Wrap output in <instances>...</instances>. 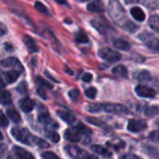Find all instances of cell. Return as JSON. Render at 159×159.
Instances as JSON below:
<instances>
[{"instance_id": "1", "label": "cell", "mask_w": 159, "mask_h": 159, "mask_svg": "<svg viewBox=\"0 0 159 159\" xmlns=\"http://www.w3.org/2000/svg\"><path fill=\"white\" fill-rule=\"evenodd\" d=\"M108 11H109L111 18L114 20V21L116 22L121 27H123L125 30L133 33L138 28L137 25H135L131 20L127 19L125 9L123 8V7L117 0H112L109 3Z\"/></svg>"}, {"instance_id": "2", "label": "cell", "mask_w": 159, "mask_h": 159, "mask_svg": "<svg viewBox=\"0 0 159 159\" xmlns=\"http://www.w3.org/2000/svg\"><path fill=\"white\" fill-rule=\"evenodd\" d=\"M91 133V129L80 123L71 129H66V131L64 132V138L72 143H77L81 141L82 136H89Z\"/></svg>"}, {"instance_id": "3", "label": "cell", "mask_w": 159, "mask_h": 159, "mask_svg": "<svg viewBox=\"0 0 159 159\" xmlns=\"http://www.w3.org/2000/svg\"><path fill=\"white\" fill-rule=\"evenodd\" d=\"M139 39L153 52L159 53V39L152 33L143 31L138 35Z\"/></svg>"}, {"instance_id": "4", "label": "cell", "mask_w": 159, "mask_h": 159, "mask_svg": "<svg viewBox=\"0 0 159 159\" xmlns=\"http://www.w3.org/2000/svg\"><path fill=\"white\" fill-rule=\"evenodd\" d=\"M11 135L13 136V138L24 144L30 145L33 142V136L31 135V133L26 129H20V128H13L11 129Z\"/></svg>"}, {"instance_id": "5", "label": "cell", "mask_w": 159, "mask_h": 159, "mask_svg": "<svg viewBox=\"0 0 159 159\" xmlns=\"http://www.w3.org/2000/svg\"><path fill=\"white\" fill-rule=\"evenodd\" d=\"M65 150L67 154L74 159H98L97 157L89 155L87 151L75 145H68L65 147Z\"/></svg>"}, {"instance_id": "6", "label": "cell", "mask_w": 159, "mask_h": 159, "mask_svg": "<svg viewBox=\"0 0 159 159\" xmlns=\"http://www.w3.org/2000/svg\"><path fill=\"white\" fill-rule=\"evenodd\" d=\"M99 56L103 60H106L110 62H116L120 61L121 54L116 50H113L109 48H102L99 50Z\"/></svg>"}, {"instance_id": "7", "label": "cell", "mask_w": 159, "mask_h": 159, "mask_svg": "<svg viewBox=\"0 0 159 159\" xmlns=\"http://www.w3.org/2000/svg\"><path fill=\"white\" fill-rule=\"evenodd\" d=\"M102 111L110 114H128L129 109L127 106L118 103H104L102 104Z\"/></svg>"}, {"instance_id": "8", "label": "cell", "mask_w": 159, "mask_h": 159, "mask_svg": "<svg viewBox=\"0 0 159 159\" xmlns=\"http://www.w3.org/2000/svg\"><path fill=\"white\" fill-rule=\"evenodd\" d=\"M147 127V123L143 119H129L128 123V130L135 133L145 130Z\"/></svg>"}, {"instance_id": "9", "label": "cell", "mask_w": 159, "mask_h": 159, "mask_svg": "<svg viewBox=\"0 0 159 159\" xmlns=\"http://www.w3.org/2000/svg\"><path fill=\"white\" fill-rule=\"evenodd\" d=\"M1 65L6 68H12V70H16L20 73L23 71V66L20 62V61L17 58L9 57L7 59H5L1 61Z\"/></svg>"}, {"instance_id": "10", "label": "cell", "mask_w": 159, "mask_h": 159, "mask_svg": "<svg viewBox=\"0 0 159 159\" xmlns=\"http://www.w3.org/2000/svg\"><path fill=\"white\" fill-rule=\"evenodd\" d=\"M135 92L139 97L142 98H154L156 96L155 89L143 85H138L135 88Z\"/></svg>"}, {"instance_id": "11", "label": "cell", "mask_w": 159, "mask_h": 159, "mask_svg": "<svg viewBox=\"0 0 159 159\" xmlns=\"http://www.w3.org/2000/svg\"><path fill=\"white\" fill-rule=\"evenodd\" d=\"M12 151H13V154L15 155V157L18 159H35L31 153H29L27 150H25L21 147L14 146L12 148Z\"/></svg>"}, {"instance_id": "12", "label": "cell", "mask_w": 159, "mask_h": 159, "mask_svg": "<svg viewBox=\"0 0 159 159\" xmlns=\"http://www.w3.org/2000/svg\"><path fill=\"white\" fill-rule=\"evenodd\" d=\"M22 41L25 45V47L27 48V49L32 52V53H35L38 51V47L35 43V41L34 40L33 37H31L30 35H27L25 34L22 38Z\"/></svg>"}, {"instance_id": "13", "label": "cell", "mask_w": 159, "mask_h": 159, "mask_svg": "<svg viewBox=\"0 0 159 159\" xmlns=\"http://www.w3.org/2000/svg\"><path fill=\"white\" fill-rule=\"evenodd\" d=\"M34 102L31 100L30 98H24L20 102V107L24 113H30L34 108Z\"/></svg>"}, {"instance_id": "14", "label": "cell", "mask_w": 159, "mask_h": 159, "mask_svg": "<svg viewBox=\"0 0 159 159\" xmlns=\"http://www.w3.org/2000/svg\"><path fill=\"white\" fill-rule=\"evenodd\" d=\"M57 115L59 116V117L62 121H64V122H66L68 124H73V123L75 122V117L71 113H69V112H66V111H57Z\"/></svg>"}, {"instance_id": "15", "label": "cell", "mask_w": 159, "mask_h": 159, "mask_svg": "<svg viewBox=\"0 0 159 159\" xmlns=\"http://www.w3.org/2000/svg\"><path fill=\"white\" fill-rule=\"evenodd\" d=\"M130 13H131L132 17L138 21H143L145 20V13L143 12V10L141 7H132L130 10Z\"/></svg>"}, {"instance_id": "16", "label": "cell", "mask_w": 159, "mask_h": 159, "mask_svg": "<svg viewBox=\"0 0 159 159\" xmlns=\"http://www.w3.org/2000/svg\"><path fill=\"white\" fill-rule=\"evenodd\" d=\"M113 74L118 77L127 78L128 77V69L124 65H117L112 70Z\"/></svg>"}, {"instance_id": "17", "label": "cell", "mask_w": 159, "mask_h": 159, "mask_svg": "<svg viewBox=\"0 0 159 159\" xmlns=\"http://www.w3.org/2000/svg\"><path fill=\"white\" fill-rule=\"evenodd\" d=\"M12 102L11 94L7 90H0V104L7 105L10 104Z\"/></svg>"}, {"instance_id": "18", "label": "cell", "mask_w": 159, "mask_h": 159, "mask_svg": "<svg viewBox=\"0 0 159 159\" xmlns=\"http://www.w3.org/2000/svg\"><path fill=\"white\" fill-rule=\"evenodd\" d=\"M88 10H89V11H91V12H98V13H100V12H102L103 11V6H102V4L100 2V1H92V2H90L89 5H88Z\"/></svg>"}, {"instance_id": "19", "label": "cell", "mask_w": 159, "mask_h": 159, "mask_svg": "<svg viewBox=\"0 0 159 159\" xmlns=\"http://www.w3.org/2000/svg\"><path fill=\"white\" fill-rule=\"evenodd\" d=\"M91 150L94 152V153H97L101 156H103V157H111L112 156V153L106 149L105 147L102 146V145H98V144H94L91 146Z\"/></svg>"}, {"instance_id": "20", "label": "cell", "mask_w": 159, "mask_h": 159, "mask_svg": "<svg viewBox=\"0 0 159 159\" xmlns=\"http://www.w3.org/2000/svg\"><path fill=\"white\" fill-rule=\"evenodd\" d=\"M114 46L118 48V49H121V50H129L130 49V44L126 41V40H123V39H116L114 40Z\"/></svg>"}, {"instance_id": "21", "label": "cell", "mask_w": 159, "mask_h": 159, "mask_svg": "<svg viewBox=\"0 0 159 159\" xmlns=\"http://www.w3.org/2000/svg\"><path fill=\"white\" fill-rule=\"evenodd\" d=\"M7 117L10 120H12L14 123H20L21 121L20 114L13 108H8L7 110Z\"/></svg>"}, {"instance_id": "22", "label": "cell", "mask_w": 159, "mask_h": 159, "mask_svg": "<svg viewBox=\"0 0 159 159\" xmlns=\"http://www.w3.org/2000/svg\"><path fill=\"white\" fill-rule=\"evenodd\" d=\"M20 74V73L18 72V71H16V70H11V71L7 72V73L5 74V77H6L7 82L9 83V84L14 83V82L18 79Z\"/></svg>"}, {"instance_id": "23", "label": "cell", "mask_w": 159, "mask_h": 159, "mask_svg": "<svg viewBox=\"0 0 159 159\" xmlns=\"http://www.w3.org/2000/svg\"><path fill=\"white\" fill-rule=\"evenodd\" d=\"M149 25L150 27L159 34V17L157 15H153L149 19Z\"/></svg>"}, {"instance_id": "24", "label": "cell", "mask_w": 159, "mask_h": 159, "mask_svg": "<svg viewBox=\"0 0 159 159\" xmlns=\"http://www.w3.org/2000/svg\"><path fill=\"white\" fill-rule=\"evenodd\" d=\"M144 114L147 116H155L159 115V106L157 105H152V106H148L145 111Z\"/></svg>"}, {"instance_id": "25", "label": "cell", "mask_w": 159, "mask_h": 159, "mask_svg": "<svg viewBox=\"0 0 159 159\" xmlns=\"http://www.w3.org/2000/svg\"><path fill=\"white\" fill-rule=\"evenodd\" d=\"M107 144L116 150H120V149L124 148V146H125V143L121 140H114L112 142L107 143Z\"/></svg>"}, {"instance_id": "26", "label": "cell", "mask_w": 159, "mask_h": 159, "mask_svg": "<svg viewBox=\"0 0 159 159\" xmlns=\"http://www.w3.org/2000/svg\"><path fill=\"white\" fill-rule=\"evenodd\" d=\"M33 143H34L36 146H39L41 148H48L49 147V144L45 141V140H42L38 137H33V140H32Z\"/></svg>"}, {"instance_id": "27", "label": "cell", "mask_w": 159, "mask_h": 159, "mask_svg": "<svg viewBox=\"0 0 159 159\" xmlns=\"http://www.w3.org/2000/svg\"><path fill=\"white\" fill-rule=\"evenodd\" d=\"M86 110L89 113H99L102 111V104L101 103L89 104L86 106Z\"/></svg>"}, {"instance_id": "28", "label": "cell", "mask_w": 159, "mask_h": 159, "mask_svg": "<svg viewBox=\"0 0 159 159\" xmlns=\"http://www.w3.org/2000/svg\"><path fill=\"white\" fill-rule=\"evenodd\" d=\"M34 7H35L39 12H41L42 14H45V15H48V14H49V12H48V10L47 7H46L42 2H40V1L35 2V4H34Z\"/></svg>"}, {"instance_id": "29", "label": "cell", "mask_w": 159, "mask_h": 159, "mask_svg": "<svg viewBox=\"0 0 159 159\" xmlns=\"http://www.w3.org/2000/svg\"><path fill=\"white\" fill-rule=\"evenodd\" d=\"M75 40L78 43H88L89 42V38H88L87 34L84 32H82V31L78 32L75 34Z\"/></svg>"}, {"instance_id": "30", "label": "cell", "mask_w": 159, "mask_h": 159, "mask_svg": "<svg viewBox=\"0 0 159 159\" xmlns=\"http://www.w3.org/2000/svg\"><path fill=\"white\" fill-rule=\"evenodd\" d=\"M137 78L140 81H145V82H147V81L151 80V75H150V73L148 71H142V72L139 73Z\"/></svg>"}, {"instance_id": "31", "label": "cell", "mask_w": 159, "mask_h": 159, "mask_svg": "<svg viewBox=\"0 0 159 159\" xmlns=\"http://www.w3.org/2000/svg\"><path fill=\"white\" fill-rule=\"evenodd\" d=\"M47 136H48L53 143H58V142L60 141V135H59L56 131H54L53 129H49L48 132L47 133Z\"/></svg>"}, {"instance_id": "32", "label": "cell", "mask_w": 159, "mask_h": 159, "mask_svg": "<svg viewBox=\"0 0 159 159\" xmlns=\"http://www.w3.org/2000/svg\"><path fill=\"white\" fill-rule=\"evenodd\" d=\"M36 81L38 82V84L41 86V87H43V88H47V89H52V85L49 83V82H48L47 80H45L44 78H42L41 76H37L36 77Z\"/></svg>"}, {"instance_id": "33", "label": "cell", "mask_w": 159, "mask_h": 159, "mask_svg": "<svg viewBox=\"0 0 159 159\" xmlns=\"http://www.w3.org/2000/svg\"><path fill=\"white\" fill-rule=\"evenodd\" d=\"M85 95L89 98V99H95L96 95H97V89L95 88H89L88 89H86L85 91Z\"/></svg>"}, {"instance_id": "34", "label": "cell", "mask_w": 159, "mask_h": 159, "mask_svg": "<svg viewBox=\"0 0 159 159\" xmlns=\"http://www.w3.org/2000/svg\"><path fill=\"white\" fill-rule=\"evenodd\" d=\"M69 97L71 98L72 101L74 102H77L78 99H79V96H80V93L77 89H71L68 93Z\"/></svg>"}, {"instance_id": "35", "label": "cell", "mask_w": 159, "mask_h": 159, "mask_svg": "<svg viewBox=\"0 0 159 159\" xmlns=\"http://www.w3.org/2000/svg\"><path fill=\"white\" fill-rule=\"evenodd\" d=\"M7 126H8V120H7V116L0 111V127L6 128Z\"/></svg>"}, {"instance_id": "36", "label": "cell", "mask_w": 159, "mask_h": 159, "mask_svg": "<svg viewBox=\"0 0 159 159\" xmlns=\"http://www.w3.org/2000/svg\"><path fill=\"white\" fill-rule=\"evenodd\" d=\"M42 159H59V157L52 152H45L41 155Z\"/></svg>"}, {"instance_id": "37", "label": "cell", "mask_w": 159, "mask_h": 159, "mask_svg": "<svg viewBox=\"0 0 159 159\" xmlns=\"http://www.w3.org/2000/svg\"><path fill=\"white\" fill-rule=\"evenodd\" d=\"M88 122H89L90 124H93L95 126H102V122L99 119H96V118H92V117H88L86 119Z\"/></svg>"}, {"instance_id": "38", "label": "cell", "mask_w": 159, "mask_h": 159, "mask_svg": "<svg viewBox=\"0 0 159 159\" xmlns=\"http://www.w3.org/2000/svg\"><path fill=\"white\" fill-rule=\"evenodd\" d=\"M118 159H142L141 157H139L138 156L136 155H133V154H124L123 156L119 157Z\"/></svg>"}, {"instance_id": "39", "label": "cell", "mask_w": 159, "mask_h": 159, "mask_svg": "<svg viewBox=\"0 0 159 159\" xmlns=\"http://www.w3.org/2000/svg\"><path fill=\"white\" fill-rule=\"evenodd\" d=\"M36 92H37V94H38L42 99H44V100H47V99H48L47 94H46L45 90H44L42 88H38V89H36Z\"/></svg>"}, {"instance_id": "40", "label": "cell", "mask_w": 159, "mask_h": 159, "mask_svg": "<svg viewBox=\"0 0 159 159\" xmlns=\"http://www.w3.org/2000/svg\"><path fill=\"white\" fill-rule=\"evenodd\" d=\"M82 80H83L84 82H87V83L90 82V81L92 80V75H91V74H89V73H86L85 75H83V76H82Z\"/></svg>"}, {"instance_id": "41", "label": "cell", "mask_w": 159, "mask_h": 159, "mask_svg": "<svg viewBox=\"0 0 159 159\" xmlns=\"http://www.w3.org/2000/svg\"><path fill=\"white\" fill-rule=\"evenodd\" d=\"M19 89L18 91H20V93H25V92H26V89H27L25 83H21V84L18 87V89Z\"/></svg>"}, {"instance_id": "42", "label": "cell", "mask_w": 159, "mask_h": 159, "mask_svg": "<svg viewBox=\"0 0 159 159\" xmlns=\"http://www.w3.org/2000/svg\"><path fill=\"white\" fill-rule=\"evenodd\" d=\"M7 33V27L0 22V35H4Z\"/></svg>"}, {"instance_id": "43", "label": "cell", "mask_w": 159, "mask_h": 159, "mask_svg": "<svg viewBox=\"0 0 159 159\" xmlns=\"http://www.w3.org/2000/svg\"><path fill=\"white\" fill-rule=\"evenodd\" d=\"M45 74H46V75H47L50 80H52L53 82H55V83H60V81H59V80H57V79H55L53 76H51V75H49V73H48V72H47V71H46V72H45Z\"/></svg>"}, {"instance_id": "44", "label": "cell", "mask_w": 159, "mask_h": 159, "mask_svg": "<svg viewBox=\"0 0 159 159\" xmlns=\"http://www.w3.org/2000/svg\"><path fill=\"white\" fill-rule=\"evenodd\" d=\"M6 150H7L6 145L5 144H0V157H2L5 154Z\"/></svg>"}, {"instance_id": "45", "label": "cell", "mask_w": 159, "mask_h": 159, "mask_svg": "<svg viewBox=\"0 0 159 159\" xmlns=\"http://www.w3.org/2000/svg\"><path fill=\"white\" fill-rule=\"evenodd\" d=\"M126 4H136L139 2V0H124Z\"/></svg>"}, {"instance_id": "46", "label": "cell", "mask_w": 159, "mask_h": 159, "mask_svg": "<svg viewBox=\"0 0 159 159\" xmlns=\"http://www.w3.org/2000/svg\"><path fill=\"white\" fill-rule=\"evenodd\" d=\"M4 87H5V82L3 81L2 77L0 76V89H3Z\"/></svg>"}, {"instance_id": "47", "label": "cell", "mask_w": 159, "mask_h": 159, "mask_svg": "<svg viewBox=\"0 0 159 159\" xmlns=\"http://www.w3.org/2000/svg\"><path fill=\"white\" fill-rule=\"evenodd\" d=\"M59 4H66V0H55Z\"/></svg>"}, {"instance_id": "48", "label": "cell", "mask_w": 159, "mask_h": 159, "mask_svg": "<svg viewBox=\"0 0 159 159\" xmlns=\"http://www.w3.org/2000/svg\"><path fill=\"white\" fill-rule=\"evenodd\" d=\"M65 72H66V73L68 72V73H69V75H73V72H72L69 68H65Z\"/></svg>"}, {"instance_id": "49", "label": "cell", "mask_w": 159, "mask_h": 159, "mask_svg": "<svg viewBox=\"0 0 159 159\" xmlns=\"http://www.w3.org/2000/svg\"><path fill=\"white\" fill-rule=\"evenodd\" d=\"M157 135H158V136H157V137H156V136H151V137H152V139H153V138H154V139H155V140H156V139H157V140H158V141H159V132H157Z\"/></svg>"}, {"instance_id": "50", "label": "cell", "mask_w": 159, "mask_h": 159, "mask_svg": "<svg viewBox=\"0 0 159 159\" xmlns=\"http://www.w3.org/2000/svg\"><path fill=\"white\" fill-rule=\"evenodd\" d=\"M1 140H3V135H2V133L0 132V141H1Z\"/></svg>"}, {"instance_id": "51", "label": "cell", "mask_w": 159, "mask_h": 159, "mask_svg": "<svg viewBox=\"0 0 159 159\" xmlns=\"http://www.w3.org/2000/svg\"><path fill=\"white\" fill-rule=\"evenodd\" d=\"M154 159H159V155H157V156H156V157H154Z\"/></svg>"}, {"instance_id": "52", "label": "cell", "mask_w": 159, "mask_h": 159, "mask_svg": "<svg viewBox=\"0 0 159 159\" xmlns=\"http://www.w3.org/2000/svg\"><path fill=\"white\" fill-rule=\"evenodd\" d=\"M7 159H12V158H11V157H8V158H7Z\"/></svg>"}, {"instance_id": "53", "label": "cell", "mask_w": 159, "mask_h": 159, "mask_svg": "<svg viewBox=\"0 0 159 159\" xmlns=\"http://www.w3.org/2000/svg\"><path fill=\"white\" fill-rule=\"evenodd\" d=\"M81 1H87V0H81Z\"/></svg>"}, {"instance_id": "54", "label": "cell", "mask_w": 159, "mask_h": 159, "mask_svg": "<svg viewBox=\"0 0 159 159\" xmlns=\"http://www.w3.org/2000/svg\"><path fill=\"white\" fill-rule=\"evenodd\" d=\"M0 158H1V157H0Z\"/></svg>"}]
</instances>
